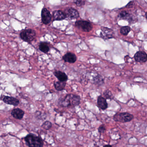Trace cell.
<instances>
[{
	"instance_id": "1",
	"label": "cell",
	"mask_w": 147,
	"mask_h": 147,
	"mask_svg": "<svg viewBox=\"0 0 147 147\" xmlns=\"http://www.w3.org/2000/svg\"><path fill=\"white\" fill-rule=\"evenodd\" d=\"M79 96L75 94H67L64 98L60 99L59 104L62 107H75L77 106L80 103Z\"/></svg>"
},
{
	"instance_id": "2",
	"label": "cell",
	"mask_w": 147,
	"mask_h": 147,
	"mask_svg": "<svg viewBox=\"0 0 147 147\" xmlns=\"http://www.w3.org/2000/svg\"><path fill=\"white\" fill-rule=\"evenodd\" d=\"M25 141L29 147H42L44 142L42 139L32 134H29L25 138Z\"/></svg>"
},
{
	"instance_id": "3",
	"label": "cell",
	"mask_w": 147,
	"mask_h": 147,
	"mask_svg": "<svg viewBox=\"0 0 147 147\" xmlns=\"http://www.w3.org/2000/svg\"><path fill=\"white\" fill-rule=\"evenodd\" d=\"M36 37V32L32 29L24 30L20 33V37L25 42H30L33 41Z\"/></svg>"
},
{
	"instance_id": "4",
	"label": "cell",
	"mask_w": 147,
	"mask_h": 147,
	"mask_svg": "<svg viewBox=\"0 0 147 147\" xmlns=\"http://www.w3.org/2000/svg\"><path fill=\"white\" fill-rule=\"evenodd\" d=\"M133 118V116L132 114L126 112L116 114L113 117V119L115 121L122 123L130 122Z\"/></svg>"
},
{
	"instance_id": "5",
	"label": "cell",
	"mask_w": 147,
	"mask_h": 147,
	"mask_svg": "<svg viewBox=\"0 0 147 147\" xmlns=\"http://www.w3.org/2000/svg\"><path fill=\"white\" fill-rule=\"evenodd\" d=\"M75 26L85 32H89L93 28L92 24L90 22L84 20H79L75 23Z\"/></svg>"
},
{
	"instance_id": "6",
	"label": "cell",
	"mask_w": 147,
	"mask_h": 147,
	"mask_svg": "<svg viewBox=\"0 0 147 147\" xmlns=\"http://www.w3.org/2000/svg\"><path fill=\"white\" fill-rule=\"evenodd\" d=\"M42 21L43 23L48 25L50 23L52 20V16L50 11L46 8H43L41 12Z\"/></svg>"
},
{
	"instance_id": "7",
	"label": "cell",
	"mask_w": 147,
	"mask_h": 147,
	"mask_svg": "<svg viewBox=\"0 0 147 147\" xmlns=\"http://www.w3.org/2000/svg\"><path fill=\"white\" fill-rule=\"evenodd\" d=\"M100 36L104 40L112 39L113 38V32L111 29L106 27H102Z\"/></svg>"
},
{
	"instance_id": "8",
	"label": "cell",
	"mask_w": 147,
	"mask_h": 147,
	"mask_svg": "<svg viewBox=\"0 0 147 147\" xmlns=\"http://www.w3.org/2000/svg\"><path fill=\"white\" fill-rule=\"evenodd\" d=\"M64 13L66 15V18L70 19H78L79 17L78 11L72 7H68L65 10Z\"/></svg>"
},
{
	"instance_id": "9",
	"label": "cell",
	"mask_w": 147,
	"mask_h": 147,
	"mask_svg": "<svg viewBox=\"0 0 147 147\" xmlns=\"http://www.w3.org/2000/svg\"><path fill=\"white\" fill-rule=\"evenodd\" d=\"M1 99L4 102L10 105L17 106L19 103V100L13 97L3 96H1Z\"/></svg>"
},
{
	"instance_id": "10",
	"label": "cell",
	"mask_w": 147,
	"mask_h": 147,
	"mask_svg": "<svg viewBox=\"0 0 147 147\" xmlns=\"http://www.w3.org/2000/svg\"><path fill=\"white\" fill-rule=\"evenodd\" d=\"M134 59L138 63H145L147 61V53L143 51H139L135 54Z\"/></svg>"
},
{
	"instance_id": "11",
	"label": "cell",
	"mask_w": 147,
	"mask_h": 147,
	"mask_svg": "<svg viewBox=\"0 0 147 147\" xmlns=\"http://www.w3.org/2000/svg\"><path fill=\"white\" fill-rule=\"evenodd\" d=\"M63 59L69 63H74L77 60V57L75 54L72 53H67L63 57Z\"/></svg>"
},
{
	"instance_id": "12",
	"label": "cell",
	"mask_w": 147,
	"mask_h": 147,
	"mask_svg": "<svg viewBox=\"0 0 147 147\" xmlns=\"http://www.w3.org/2000/svg\"><path fill=\"white\" fill-rule=\"evenodd\" d=\"M24 112L21 109L15 108L12 111L11 114L12 116L14 118L17 120H21L23 117L24 115Z\"/></svg>"
},
{
	"instance_id": "13",
	"label": "cell",
	"mask_w": 147,
	"mask_h": 147,
	"mask_svg": "<svg viewBox=\"0 0 147 147\" xmlns=\"http://www.w3.org/2000/svg\"><path fill=\"white\" fill-rule=\"evenodd\" d=\"M53 17L54 20L60 21L65 19L66 18V16L64 12L62 11L58 10L54 12L53 13Z\"/></svg>"
},
{
	"instance_id": "14",
	"label": "cell",
	"mask_w": 147,
	"mask_h": 147,
	"mask_svg": "<svg viewBox=\"0 0 147 147\" xmlns=\"http://www.w3.org/2000/svg\"><path fill=\"white\" fill-rule=\"evenodd\" d=\"M97 104L99 108L102 110L106 109L108 107L105 98L101 96H99L97 98Z\"/></svg>"
},
{
	"instance_id": "15",
	"label": "cell",
	"mask_w": 147,
	"mask_h": 147,
	"mask_svg": "<svg viewBox=\"0 0 147 147\" xmlns=\"http://www.w3.org/2000/svg\"><path fill=\"white\" fill-rule=\"evenodd\" d=\"M54 74L60 81L66 82L68 80V76L64 72L58 71H54Z\"/></svg>"
},
{
	"instance_id": "16",
	"label": "cell",
	"mask_w": 147,
	"mask_h": 147,
	"mask_svg": "<svg viewBox=\"0 0 147 147\" xmlns=\"http://www.w3.org/2000/svg\"><path fill=\"white\" fill-rule=\"evenodd\" d=\"M118 17L119 18L121 19L128 20L130 23L132 22V20H133L132 17L131 16L130 13L126 11H121V12L119 14Z\"/></svg>"
},
{
	"instance_id": "17",
	"label": "cell",
	"mask_w": 147,
	"mask_h": 147,
	"mask_svg": "<svg viewBox=\"0 0 147 147\" xmlns=\"http://www.w3.org/2000/svg\"><path fill=\"white\" fill-rule=\"evenodd\" d=\"M66 83L64 81H55L54 82V86L55 89L58 91H62L64 89Z\"/></svg>"
},
{
	"instance_id": "18",
	"label": "cell",
	"mask_w": 147,
	"mask_h": 147,
	"mask_svg": "<svg viewBox=\"0 0 147 147\" xmlns=\"http://www.w3.org/2000/svg\"><path fill=\"white\" fill-rule=\"evenodd\" d=\"M38 49L42 52L45 53L48 52L50 50L48 45L46 42H41L38 46Z\"/></svg>"
},
{
	"instance_id": "19",
	"label": "cell",
	"mask_w": 147,
	"mask_h": 147,
	"mask_svg": "<svg viewBox=\"0 0 147 147\" xmlns=\"http://www.w3.org/2000/svg\"><path fill=\"white\" fill-rule=\"evenodd\" d=\"M93 82L95 84L101 85L104 83V79L102 76L99 74H97L95 77L93 78Z\"/></svg>"
},
{
	"instance_id": "20",
	"label": "cell",
	"mask_w": 147,
	"mask_h": 147,
	"mask_svg": "<svg viewBox=\"0 0 147 147\" xmlns=\"http://www.w3.org/2000/svg\"><path fill=\"white\" fill-rule=\"evenodd\" d=\"M130 31L131 28L129 26H124L120 29V33L124 35H127Z\"/></svg>"
},
{
	"instance_id": "21",
	"label": "cell",
	"mask_w": 147,
	"mask_h": 147,
	"mask_svg": "<svg viewBox=\"0 0 147 147\" xmlns=\"http://www.w3.org/2000/svg\"><path fill=\"white\" fill-rule=\"evenodd\" d=\"M52 123L48 121H45L42 125V127L45 130H49L52 127Z\"/></svg>"
},
{
	"instance_id": "22",
	"label": "cell",
	"mask_w": 147,
	"mask_h": 147,
	"mask_svg": "<svg viewBox=\"0 0 147 147\" xmlns=\"http://www.w3.org/2000/svg\"><path fill=\"white\" fill-rule=\"evenodd\" d=\"M86 0H74V2L77 6L81 7L84 5Z\"/></svg>"
},
{
	"instance_id": "23",
	"label": "cell",
	"mask_w": 147,
	"mask_h": 147,
	"mask_svg": "<svg viewBox=\"0 0 147 147\" xmlns=\"http://www.w3.org/2000/svg\"><path fill=\"white\" fill-rule=\"evenodd\" d=\"M104 95L107 99H112L113 98L112 94L109 90H106L104 92Z\"/></svg>"
},
{
	"instance_id": "24",
	"label": "cell",
	"mask_w": 147,
	"mask_h": 147,
	"mask_svg": "<svg viewBox=\"0 0 147 147\" xmlns=\"http://www.w3.org/2000/svg\"><path fill=\"white\" fill-rule=\"evenodd\" d=\"M105 126L103 125L101 126L99 128V131L100 133H103L105 131Z\"/></svg>"
},
{
	"instance_id": "25",
	"label": "cell",
	"mask_w": 147,
	"mask_h": 147,
	"mask_svg": "<svg viewBox=\"0 0 147 147\" xmlns=\"http://www.w3.org/2000/svg\"><path fill=\"white\" fill-rule=\"evenodd\" d=\"M133 2L132 1H131L130 3H128V5L126 6V7H133Z\"/></svg>"
},
{
	"instance_id": "26",
	"label": "cell",
	"mask_w": 147,
	"mask_h": 147,
	"mask_svg": "<svg viewBox=\"0 0 147 147\" xmlns=\"http://www.w3.org/2000/svg\"><path fill=\"white\" fill-rule=\"evenodd\" d=\"M104 147H112V146L110 145H106L104 146Z\"/></svg>"
},
{
	"instance_id": "27",
	"label": "cell",
	"mask_w": 147,
	"mask_h": 147,
	"mask_svg": "<svg viewBox=\"0 0 147 147\" xmlns=\"http://www.w3.org/2000/svg\"><path fill=\"white\" fill-rule=\"evenodd\" d=\"M145 17H146V19H147V12H146V13H145Z\"/></svg>"
}]
</instances>
